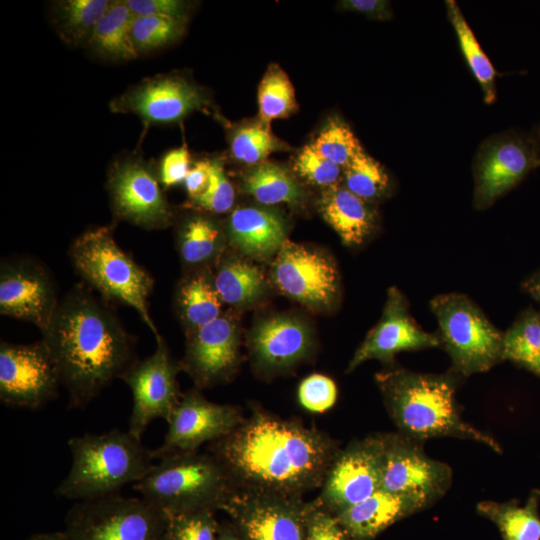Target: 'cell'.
<instances>
[{
  "mask_svg": "<svg viewBox=\"0 0 540 540\" xmlns=\"http://www.w3.org/2000/svg\"><path fill=\"white\" fill-rule=\"evenodd\" d=\"M107 189L114 215L144 229L169 226L173 213L153 170L139 159L115 162Z\"/></svg>",
  "mask_w": 540,
  "mask_h": 540,
  "instance_id": "obj_15",
  "label": "cell"
},
{
  "mask_svg": "<svg viewBox=\"0 0 540 540\" xmlns=\"http://www.w3.org/2000/svg\"><path fill=\"white\" fill-rule=\"evenodd\" d=\"M447 17L456 33L462 55L477 82L486 104L496 100L495 78L497 72L481 48L459 6L453 0L445 2Z\"/></svg>",
  "mask_w": 540,
  "mask_h": 540,
  "instance_id": "obj_33",
  "label": "cell"
},
{
  "mask_svg": "<svg viewBox=\"0 0 540 540\" xmlns=\"http://www.w3.org/2000/svg\"><path fill=\"white\" fill-rule=\"evenodd\" d=\"M59 302L51 277L29 259L2 262L0 268V312L31 322L43 331Z\"/></svg>",
  "mask_w": 540,
  "mask_h": 540,
  "instance_id": "obj_19",
  "label": "cell"
},
{
  "mask_svg": "<svg viewBox=\"0 0 540 540\" xmlns=\"http://www.w3.org/2000/svg\"><path fill=\"white\" fill-rule=\"evenodd\" d=\"M216 540H245V538L230 521L220 524V529Z\"/></svg>",
  "mask_w": 540,
  "mask_h": 540,
  "instance_id": "obj_49",
  "label": "cell"
},
{
  "mask_svg": "<svg viewBox=\"0 0 540 540\" xmlns=\"http://www.w3.org/2000/svg\"><path fill=\"white\" fill-rule=\"evenodd\" d=\"M260 122L270 127L273 120L288 117L297 109L294 87L277 64L268 67L258 89Z\"/></svg>",
  "mask_w": 540,
  "mask_h": 540,
  "instance_id": "obj_35",
  "label": "cell"
},
{
  "mask_svg": "<svg viewBox=\"0 0 540 540\" xmlns=\"http://www.w3.org/2000/svg\"><path fill=\"white\" fill-rule=\"evenodd\" d=\"M526 291L540 303V272L530 277L525 283Z\"/></svg>",
  "mask_w": 540,
  "mask_h": 540,
  "instance_id": "obj_50",
  "label": "cell"
},
{
  "mask_svg": "<svg viewBox=\"0 0 540 540\" xmlns=\"http://www.w3.org/2000/svg\"><path fill=\"white\" fill-rule=\"evenodd\" d=\"M61 384L54 360L45 345H0V400L18 408L36 409L52 400Z\"/></svg>",
  "mask_w": 540,
  "mask_h": 540,
  "instance_id": "obj_13",
  "label": "cell"
},
{
  "mask_svg": "<svg viewBox=\"0 0 540 540\" xmlns=\"http://www.w3.org/2000/svg\"><path fill=\"white\" fill-rule=\"evenodd\" d=\"M310 145L342 168L363 149L350 126L339 117L330 118Z\"/></svg>",
  "mask_w": 540,
  "mask_h": 540,
  "instance_id": "obj_39",
  "label": "cell"
},
{
  "mask_svg": "<svg viewBox=\"0 0 540 540\" xmlns=\"http://www.w3.org/2000/svg\"><path fill=\"white\" fill-rule=\"evenodd\" d=\"M222 303L214 280L205 272L188 276L176 291L177 310L189 334L219 318Z\"/></svg>",
  "mask_w": 540,
  "mask_h": 540,
  "instance_id": "obj_28",
  "label": "cell"
},
{
  "mask_svg": "<svg viewBox=\"0 0 540 540\" xmlns=\"http://www.w3.org/2000/svg\"><path fill=\"white\" fill-rule=\"evenodd\" d=\"M540 490L533 489L523 505L507 502L482 501L477 511L491 520L503 540H540Z\"/></svg>",
  "mask_w": 540,
  "mask_h": 540,
  "instance_id": "obj_27",
  "label": "cell"
},
{
  "mask_svg": "<svg viewBox=\"0 0 540 540\" xmlns=\"http://www.w3.org/2000/svg\"><path fill=\"white\" fill-rule=\"evenodd\" d=\"M538 375H540V370H539V373H538Z\"/></svg>",
  "mask_w": 540,
  "mask_h": 540,
  "instance_id": "obj_53",
  "label": "cell"
},
{
  "mask_svg": "<svg viewBox=\"0 0 540 540\" xmlns=\"http://www.w3.org/2000/svg\"><path fill=\"white\" fill-rule=\"evenodd\" d=\"M368 203L337 184L324 188L318 208L345 244L359 245L376 227V212Z\"/></svg>",
  "mask_w": 540,
  "mask_h": 540,
  "instance_id": "obj_25",
  "label": "cell"
},
{
  "mask_svg": "<svg viewBox=\"0 0 540 540\" xmlns=\"http://www.w3.org/2000/svg\"><path fill=\"white\" fill-rule=\"evenodd\" d=\"M242 188L258 203L267 206L298 205L304 199L297 179L283 166L268 161L254 165L245 174Z\"/></svg>",
  "mask_w": 540,
  "mask_h": 540,
  "instance_id": "obj_29",
  "label": "cell"
},
{
  "mask_svg": "<svg viewBox=\"0 0 540 540\" xmlns=\"http://www.w3.org/2000/svg\"><path fill=\"white\" fill-rule=\"evenodd\" d=\"M186 20L162 16H136L132 39L139 54L148 53L176 41L184 32Z\"/></svg>",
  "mask_w": 540,
  "mask_h": 540,
  "instance_id": "obj_37",
  "label": "cell"
},
{
  "mask_svg": "<svg viewBox=\"0 0 540 540\" xmlns=\"http://www.w3.org/2000/svg\"><path fill=\"white\" fill-rule=\"evenodd\" d=\"M136 16L162 15L187 20L189 4L179 0H125Z\"/></svg>",
  "mask_w": 540,
  "mask_h": 540,
  "instance_id": "obj_46",
  "label": "cell"
},
{
  "mask_svg": "<svg viewBox=\"0 0 540 540\" xmlns=\"http://www.w3.org/2000/svg\"><path fill=\"white\" fill-rule=\"evenodd\" d=\"M209 106L206 93L179 75H157L131 87L110 103L114 112L133 113L146 123L180 121Z\"/></svg>",
  "mask_w": 540,
  "mask_h": 540,
  "instance_id": "obj_17",
  "label": "cell"
},
{
  "mask_svg": "<svg viewBox=\"0 0 540 540\" xmlns=\"http://www.w3.org/2000/svg\"><path fill=\"white\" fill-rule=\"evenodd\" d=\"M72 464L56 489L60 497L77 501L118 494L141 480L153 466L152 450L129 431L86 433L68 440Z\"/></svg>",
  "mask_w": 540,
  "mask_h": 540,
  "instance_id": "obj_4",
  "label": "cell"
},
{
  "mask_svg": "<svg viewBox=\"0 0 540 540\" xmlns=\"http://www.w3.org/2000/svg\"><path fill=\"white\" fill-rule=\"evenodd\" d=\"M245 419L234 405L207 400L198 390L182 394L168 419L163 444L152 450L154 459L196 452L206 442H214L233 431Z\"/></svg>",
  "mask_w": 540,
  "mask_h": 540,
  "instance_id": "obj_14",
  "label": "cell"
},
{
  "mask_svg": "<svg viewBox=\"0 0 540 540\" xmlns=\"http://www.w3.org/2000/svg\"><path fill=\"white\" fill-rule=\"evenodd\" d=\"M425 507V504L416 499L380 489L362 502L335 515L347 540H372L396 521Z\"/></svg>",
  "mask_w": 540,
  "mask_h": 540,
  "instance_id": "obj_24",
  "label": "cell"
},
{
  "mask_svg": "<svg viewBox=\"0 0 540 540\" xmlns=\"http://www.w3.org/2000/svg\"><path fill=\"white\" fill-rule=\"evenodd\" d=\"M69 253L74 268L87 283L106 298L135 309L155 337L159 335L148 305L153 280L118 246L111 227L84 232Z\"/></svg>",
  "mask_w": 540,
  "mask_h": 540,
  "instance_id": "obj_6",
  "label": "cell"
},
{
  "mask_svg": "<svg viewBox=\"0 0 540 540\" xmlns=\"http://www.w3.org/2000/svg\"><path fill=\"white\" fill-rule=\"evenodd\" d=\"M533 138L536 142V145H537V148H538V151L540 153V124L538 125L535 133L533 134Z\"/></svg>",
  "mask_w": 540,
  "mask_h": 540,
  "instance_id": "obj_52",
  "label": "cell"
},
{
  "mask_svg": "<svg viewBox=\"0 0 540 540\" xmlns=\"http://www.w3.org/2000/svg\"><path fill=\"white\" fill-rule=\"evenodd\" d=\"M223 303L243 306L254 302L265 290V278L255 265L240 259H227L213 278Z\"/></svg>",
  "mask_w": 540,
  "mask_h": 540,
  "instance_id": "obj_32",
  "label": "cell"
},
{
  "mask_svg": "<svg viewBox=\"0 0 540 540\" xmlns=\"http://www.w3.org/2000/svg\"><path fill=\"white\" fill-rule=\"evenodd\" d=\"M133 487L165 514L223 511L237 493L223 465L211 453L198 451L159 459Z\"/></svg>",
  "mask_w": 540,
  "mask_h": 540,
  "instance_id": "obj_5",
  "label": "cell"
},
{
  "mask_svg": "<svg viewBox=\"0 0 540 540\" xmlns=\"http://www.w3.org/2000/svg\"><path fill=\"white\" fill-rule=\"evenodd\" d=\"M226 236L243 254L265 260L278 253L286 241V223L274 210L239 207L228 218Z\"/></svg>",
  "mask_w": 540,
  "mask_h": 540,
  "instance_id": "obj_23",
  "label": "cell"
},
{
  "mask_svg": "<svg viewBox=\"0 0 540 540\" xmlns=\"http://www.w3.org/2000/svg\"><path fill=\"white\" fill-rule=\"evenodd\" d=\"M230 146L237 161L253 166L266 161L271 153L286 149L262 122L239 127L232 135Z\"/></svg>",
  "mask_w": 540,
  "mask_h": 540,
  "instance_id": "obj_38",
  "label": "cell"
},
{
  "mask_svg": "<svg viewBox=\"0 0 540 540\" xmlns=\"http://www.w3.org/2000/svg\"><path fill=\"white\" fill-rule=\"evenodd\" d=\"M42 335L70 408L85 407L135 363L131 336L105 305L82 288L59 302Z\"/></svg>",
  "mask_w": 540,
  "mask_h": 540,
  "instance_id": "obj_2",
  "label": "cell"
},
{
  "mask_svg": "<svg viewBox=\"0 0 540 540\" xmlns=\"http://www.w3.org/2000/svg\"><path fill=\"white\" fill-rule=\"evenodd\" d=\"M234 201V188L226 176L222 162L211 161L208 187L201 196L191 200V206L203 211L223 214L232 209Z\"/></svg>",
  "mask_w": 540,
  "mask_h": 540,
  "instance_id": "obj_41",
  "label": "cell"
},
{
  "mask_svg": "<svg viewBox=\"0 0 540 540\" xmlns=\"http://www.w3.org/2000/svg\"><path fill=\"white\" fill-rule=\"evenodd\" d=\"M540 167L533 135L506 131L486 139L473 162L474 206L485 209Z\"/></svg>",
  "mask_w": 540,
  "mask_h": 540,
  "instance_id": "obj_9",
  "label": "cell"
},
{
  "mask_svg": "<svg viewBox=\"0 0 540 540\" xmlns=\"http://www.w3.org/2000/svg\"><path fill=\"white\" fill-rule=\"evenodd\" d=\"M239 362V335L235 322L221 315L188 334L185 355L179 363L198 387L228 379Z\"/></svg>",
  "mask_w": 540,
  "mask_h": 540,
  "instance_id": "obj_21",
  "label": "cell"
},
{
  "mask_svg": "<svg viewBox=\"0 0 540 540\" xmlns=\"http://www.w3.org/2000/svg\"><path fill=\"white\" fill-rule=\"evenodd\" d=\"M440 344L439 337L424 331L415 322L409 313L406 299L398 289L392 287L388 291L381 319L354 353L347 373L368 360L390 363L400 352L437 347Z\"/></svg>",
  "mask_w": 540,
  "mask_h": 540,
  "instance_id": "obj_20",
  "label": "cell"
},
{
  "mask_svg": "<svg viewBox=\"0 0 540 540\" xmlns=\"http://www.w3.org/2000/svg\"><path fill=\"white\" fill-rule=\"evenodd\" d=\"M208 450L237 492L303 497L321 487L340 448L316 428L252 406L250 415Z\"/></svg>",
  "mask_w": 540,
  "mask_h": 540,
  "instance_id": "obj_1",
  "label": "cell"
},
{
  "mask_svg": "<svg viewBox=\"0 0 540 540\" xmlns=\"http://www.w3.org/2000/svg\"><path fill=\"white\" fill-rule=\"evenodd\" d=\"M136 15L124 0H112L98 21L86 47L94 55L112 61H129L139 55L132 39Z\"/></svg>",
  "mask_w": 540,
  "mask_h": 540,
  "instance_id": "obj_26",
  "label": "cell"
},
{
  "mask_svg": "<svg viewBox=\"0 0 540 540\" xmlns=\"http://www.w3.org/2000/svg\"><path fill=\"white\" fill-rule=\"evenodd\" d=\"M381 489L416 499L426 506L446 494L452 469L427 456L420 442L400 433L383 434Z\"/></svg>",
  "mask_w": 540,
  "mask_h": 540,
  "instance_id": "obj_10",
  "label": "cell"
},
{
  "mask_svg": "<svg viewBox=\"0 0 540 540\" xmlns=\"http://www.w3.org/2000/svg\"><path fill=\"white\" fill-rule=\"evenodd\" d=\"M155 338V351L120 376L133 395L128 431L140 440L154 419L168 421L182 396L176 379L180 366L172 360L164 339Z\"/></svg>",
  "mask_w": 540,
  "mask_h": 540,
  "instance_id": "obj_11",
  "label": "cell"
},
{
  "mask_svg": "<svg viewBox=\"0 0 540 540\" xmlns=\"http://www.w3.org/2000/svg\"><path fill=\"white\" fill-rule=\"evenodd\" d=\"M110 4V0L57 1L53 9V23L59 37L67 45H86Z\"/></svg>",
  "mask_w": 540,
  "mask_h": 540,
  "instance_id": "obj_30",
  "label": "cell"
},
{
  "mask_svg": "<svg viewBox=\"0 0 540 540\" xmlns=\"http://www.w3.org/2000/svg\"><path fill=\"white\" fill-rule=\"evenodd\" d=\"M343 178L344 186L367 202L382 198L389 189L384 167L363 149L343 168Z\"/></svg>",
  "mask_w": 540,
  "mask_h": 540,
  "instance_id": "obj_36",
  "label": "cell"
},
{
  "mask_svg": "<svg viewBox=\"0 0 540 540\" xmlns=\"http://www.w3.org/2000/svg\"><path fill=\"white\" fill-rule=\"evenodd\" d=\"M503 360H511L532 372L540 370V314L527 310L503 333Z\"/></svg>",
  "mask_w": 540,
  "mask_h": 540,
  "instance_id": "obj_34",
  "label": "cell"
},
{
  "mask_svg": "<svg viewBox=\"0 0 540 540\" xmlns=\"http://www.w3.org/2000/svg\"><path fill=\"white\" fill-rule=\"evenodd\" d=\"M305 540H347L337 516L317 498L307 503Z\"/></svg>",
  "mask_w": 540,
  "mask_h": 540,
  "instance_id": "obj_43",
  "label": "cell"
},
{
  "mask_svg": "<svg viewBox=\"0 0 540 540\" xmlns=\"http://www.w3.org/2000/svg\"><path fill=\"white\" fill-rule=\"evenodd\" d=\"M166 514L144 498L119 494L77 501L65 517L71 540H163Z\"/></svg>",
  "mask_w": 540,
  "mask_h": 540,
  "instance_id": "obj_8",
  "label": "cell"
},
{
  "mask_svg": "<svg viewBox=\"0 0 540 540\" xmlns=\"http://www.w3.org/2000/svg\"><path fill=\"white\" fill-rule=\"evenodd\" d=\"M303 497L237 492L224 507L245 540H305Z\"/></svg>",
  "mask_w": 540,
  "mask_h": 540,
  "instance_id": "obj_16",
  "label": "cell"
},
{
  "mask_svg": "<svg viewBox=\"0 0 540 540\" xmlns=\"http://www.w3.org/2000/svg\"><path fill=\"white\" fill-rule=\"evenodd\" d=\"M294 170L306 182L324 188L338 184L343 168L320 155L308 144L294 160Z\"/></svg>",
  "mask_w": 540,
  "mask_h": 540,
  "instance_id": "obj_42",
  "label": "cell"
},
{
  "mask_svg": "<svg viewBox=\"0 0 540 540\" xmlns=\"http://www.w3.org/2000/svg\"><path fill=\"white\" fill-rule=\"evenodd\" d=\"M220 524L209 510L166 514L163 540H216Z\"/></svg>",
  "mask_w": 540,
  "mask_h": 540,
  "instance_id": "obj_40",
  "label": "cell"
},
{
  "mask_svg": "<svg viewBox=\"0 0 540 540\" xmlns=\"http://www.w3.org/2000/svg\"><path fill=\"white\" fill-rule=\"evenodd\" d=\"M223 232L213 219L203 215L186 218L178 227L177 248L182 262L200 266L212 261L220 252Z\"/></svg>",
  "mask_w": 540,
  "mask_h": 540,
  "instance_id": "obj_31",
  "label": "cell"
},
{
  "mask_svg": "<svg viewBox=\"0 0 540 540\" xmlns=\"http://www.w3.org/2000/svg\"><path fill=\"white\" fill-rule=\"evenodd\" d=\"M340 6L370 19L388 20L392 17L390 2L385 0H346L341 1Z\"/></svg>",
  "mask_w": 540,
  "mask_h": 540,
  "instance_id": "obj_47",
  "label": "cell"
},
{
  "mask_svg": "<svg viewBox=\"0 0 540 540\" xmlns=\"http://www.w3.org/2000/svg\"><path fill=\"white\" fill-rule=\"evenodd\" d=\"M252 356L265 370L286 369L307 357L311 349L308 327L299 319L274 316L260 321L250 335Z\"/></svg>",
  "mask_w": 540,
  "mask_h": 540,
  "instance_id": "obj_22",
  "label": "cell"
},
{
  "mask_svg": "<svg viewBox=\"0 0 540 540\" xmlns=\"http://www.w3.org/2000/svg\"><path fill=\"white\" fill-rule=\"evenodd\" d=\"M337 399V387L334 381L322 374L306 377L298 389L300 405L307 411L322 413L330 409Z\"/></svg>",
  "mask_w": 540,
  "mask_h": 540,
  "instance_id": "obj_44",
  "label": "cell"
},
{
  "mask_svg": "<svg viewBox=\"0 0 540 540\" xmlns=\"http://www.w3.org/2000/svg\"><path fill=\"white\" fill-rule=\"evenodd\" d=\"M191 169L190 153L186 145L170 150L160 164L159 181L165 187L184 182Z\"/></svg>",
  "mask_w": 540,
  "mask_h": 540,
  "instance_id": "obj_45",
  "label": "cell"
},
{
  "mask_svg": "<svg viewBox=\"0 0 540 540\" xmlns=\"http://www.w3.org/2000/svg\"><path fill=\"white\" fill-rule=\"evenodd\" d=\"M385 406L399 433L422 442L435 437L469 439L501 453L488 434L465 422L449 376L395 369L376 375Z\"/></svg>",
  "mask_w": 540,
  "mask_h": 540,
  "instance_id": "obj_3",
  "label": "cell"
},
{
  "mask_svg": "<svg viewBox=\"0 0 540 540\" xmlns=\"http://www.w3.org/2000/svg\"><path fill=\"white\" fill-rule=\"evenodd\" d=\"M272 274L284 294L309 307H330L336 300V267L327 256L302 244L286 239L273 262Z\"/></svg>",
  "mask_w": 540,
  "mask_h": 540,
  "instance_id": "obj_18",
  "label": "cell"
},
{
  "mask_svg": "<svg viewBox=\"0 0 540 540\" xmlns=\"http://www.w3.org/2000/svg\"><path fill=\"white\" fill-rule=\"evenodd\" d=\"M383 444V434H373L340 449L330 464L317 499L337 514L380 490Z\"/></svg>",
  "mask_w": 540,
  "mask_h": 540,
  "instance_id": "obj_12",
  "label": "cell"
},
{
  "mask_svg": "<svg viewBox=\"0 0 540 540\" xmlns=\"http://www.w3.org/2000/svg\"><path fill=\"white\" fill-rule=\"evenodd\" d=\"M211 161L201 160L196 162L188 172L184 186L190 200L201 196L207 189L210 179Z\"/></svg>",
  "mask_w": 540,
  "mask_h": 540,
  "instance_id": "obj_48",
  "label": "cell"
},
{
  "mask_svg": "<svg viewBox=\"0 0 540 540\" xmlns=\"http://www.w3.org/2000/svg\"><path fill=\"white\" fill-rule=\"evenodd\" d=\"M430 307L456 372L464 376L485 372L503 360V333L467 296L438 295Z\"/></svg>",
  "mask_w": 540,
  "mask_h": 540,
  "instance_id": "obj_7",
  "label": "cell"
},
{
  "mask_svg": "<svg viewBox=\"0 0 540 540\" xmlns=\"http://www.w3.org/2000/svg\"><path fill=\"white\" fill-rule=\"evenodd\" d=\"M28 540H71L65 531L37 533Z\"/></svg>",
  "mask_w": 540,
  "mask_h": 540,
  "instance_id": "obj_51",
  "label": "cell"
}]
</instances>
